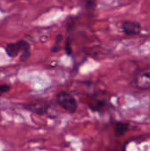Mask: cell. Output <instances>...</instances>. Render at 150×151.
<instances>
[{"instance_id":"6da1fadb","label":"cell","mask_w":150,"mask_h":151,"mask_svg":"<svg viewBox=\"0 0 150 151\" xmlns=\"http://www.w3.org/2000/svg\"><path fill=\"white\" fill-rule=\"evenodd\" d=\"M5 53L8 57L14 58L19 53H21L19 57V61L26 62L30 58V44L26 40H19L16 42L7 43L4 48Z\"/></svg>"},{"instance_id":"7a4b0ae2","label":"cell","mask_w":150,"mask_h":151,"mask_svg":"<svg viewBox=\"0 0 150 151\" xmlns=\"http://www.w3.org/2000/svg\"><path fill=\"white\" fill-rule=\"evenodd\" d=\"M57 104L69 113L76 112L78 109V104L72 95L66 91H60L56 96Z\"/></svg>"},{"instance_id":"3957f363","label":"cell","mask_w":150,"mask_h":151,"mask_svg":"<svg viewBox=\"0 0 150 151\" xmlns=\"http://www.w3.org/2000/svg\"><path fill=\"white\" fill-rule=\"evenodd\" d=\"M121 28L123 33L128 36L140 35L142 30L141 24L138 21H133V20L123 21L121 23Z\"/></svg>"},{"instance_id":"277c9868","label":"cell","mask_w":150,"mask_h":151,"mask_svg":"<svg viewBox=\"0 0 150 151\" xmlns=\"http://www.w3.org/2000/svg\"><path fill=\"white\" fill-rule=\"evenodd\" d=\"M26 110L37 114V115H44L48 112L50 104L44 101H36L31 104H28L24 106Z\"/></svg>"},{"instance_id":"5b68a950","label":"cell","mask_w":150,"mask_h":151,"mask_svg":"<svg viewBox=\"0 0 150 151\" xmlns=\"http://www.w3.org/2000/svg\"><path fill=\"white\" fill-rule=\"evenodd\" d=\"M130 125L126 122H117L114 126L115 134L118 137L123 136L128 130H129Z\"/></svg>"},{"instance_id":"8992f818","label":"cell","mask_w":150,"mask_h":151,"mask_svg":"<svg viewBox=\"0 0 150 151\" xmlns=\"http://www.w3.org/2000/svg\"><path fill=\"white\" fill-rule=\"evenodd\" d=\"M104 107H105V102L102 101V100L94 101L91 104H89V108L94 111H99L102 109H103Z\"/></svg>"},{"instance_id":"52a82bcc","label":"cell","mask_w":150,"mask_h":151,"mask_svg":"<svg viewBox=\"0 0 150 151\" xmlns=\"http://www.w3.org/2000/svg\"><path fill=\"white\" fill-rule=\"evenodd\" d=\"M62 40H63V35L60 34V35H58L57 36L56 41H55V43H54V45L52 46V48L50 49L51 52L56 53V52L59 51V50H60V42H62Z\"/></svg>"},{"instance_id":"ba28073f","label":"cell","mask_w":150,"mask_h":151,"mask_svg":"<svg viewBox=\"0 0 150 151\" xmlns=\"http://www.w3.org/2000/svg\"><path fill=\"white\" fill-rule=\"evenodd\" d=\"M10 89H11V86L9 84L0 83V96H2L4 93H7Z\"/></svg>"},{"instance_id":"9c48e42d","label":"cell","mask_w":150,"mask_h":151,"mask_svg":"<svg viewBox=\"0 0 150 151\" xmlns=\"http://www.w3.org/2000/svg\"><path fill=\"white\" fill-rule=\"evenodd\" d=\"M65 52L68 56H71L72 53V47L70 45V42L69 40H67L65 42Z\"/></svg>"}]
</instances>
